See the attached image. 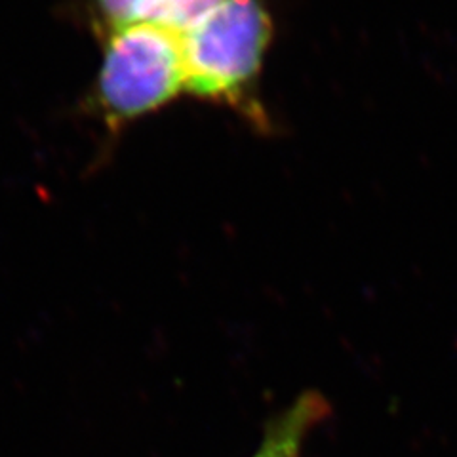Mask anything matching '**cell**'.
Returning a JSON list of instances; mask_svg holds the SVG:
<instances>
[{
	"label": "cell",
	"mask_w": 457,
	"mask_h": 457,
	"mask_svg": "<svg viewBox=\"0 0 457 457\" xmlns=\"http://www.w3.org/2000/svg\"><path fill=\"white\" fill-rule=\"evenodd\" d=\"M223 3L225 0H154L147 21L174 29L183 35Z\"/></svg>",
	"instance_id": "277c9868"
},
{
	"label": "cell",
	"mask_w": 457,
	"mask_h": 457,
	"mask_svg": "<svg viewBox=\"0 0 457 457\" xmlns=\"http://www.w3.org/2000/svg\"><path fill=\"white\" fill-rule=\"evenodd\" d=\"M154 0H97V8L107 25L120 27L128 23L147 21Z\"/></svg>",
	"instance_id": "5b68a950"
},
{
	"label": "cell",
	"mask_w": 457,
	"mask_h": 457,
	"mask_svg": "<svg viewBox=\"0 0 457 457\" xmlns=\"http://www.w3.org/2000/svg\"><path fill=\"white\" fill-rule=\"evenodd\" d=\"M330 416L332 404L320 391H303L267 421L250 457H302L309 435Z\"/></svg>",
	"instance_id": "3957f363"
},
{
	"label": "cell",
	"mask_w": 457,
	"mask_h": 457,
	"mask_svg": "<svg viewBox=\"0 0 457 457\" xmlns=\"http://www.w3.org/2000/svg\"><path fill=\"white\" fill-rule=\"evenodd\" d=\"M181 38L185 90L237 102L262 67L270 20L260 0H225Z\"/></svg>",
	"instance_id": "7a4b0ae2"
},
{
	"label": "cell",
	"mask_w": 457,
	"mask_h": 457,
	"mask_svg": "<svg viewBox=\"0 0 457 457\" xmlns=\"http://www.w3.org/2000/svg\"><path fill=\"white\" fill-rule=\"evenodd\" d=\"M185 88L181 33L153 21L112 27L96 82V102L111 122L166 105Z\"/></svg>",
	"instance_id": "6da1fadb"
}]
</instances>
